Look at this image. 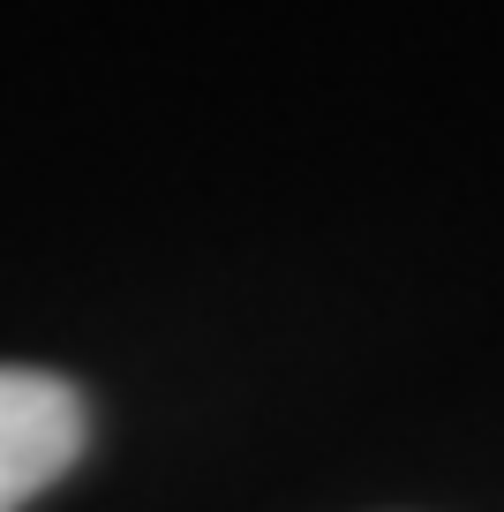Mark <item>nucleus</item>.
<instances>
[{
    "label": "nucleus",
    "mask_w": 504,
    "mask_h": 512,
    "mask_svg": "<svg viewBox=\"0 0 504 512\" xmlns=\"http://www.w3.org/2000/svg\"><path fill=\"white\" fill-rule=\"evenodd\" d=\"M83 437H91V415H83V392L68 377L0 369V512L53 490L83 460Z\"/></svg>",
    "instance_id": "1"
}]
</instances>
